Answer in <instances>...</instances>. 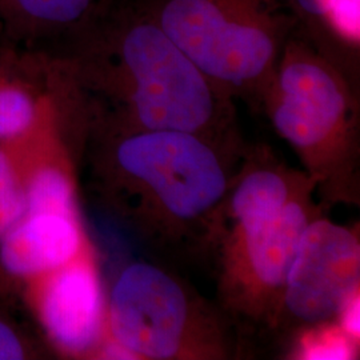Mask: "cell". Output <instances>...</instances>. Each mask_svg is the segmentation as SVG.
<instances>
[{
  "label": "cell",
  "instance_id": "obj_1",
  "mask_svg": "<svg viewBox=\"0 0 360 360\" xmlns=\"http://www.w3.org/2000/svg\"><path fill=\"white\" fill-rule=\"evenodd\" d=\"M111 166L120 210L154 254L212 260L236 162L193 134L141 131L120 134Z\"/></svg>",
  "mask_w": 360,
  "mask_h": 360
},
{
  "label": "cell",
  "instance_id": "obj_2",
  "mask_svg": "<svg viewBox=\"0 0 360 360\" xmlns=\"http://www.w3.org/2000/svg\"><path fill=\"white\" fill-rule=\"evenodd\" d=\"M105 44L104 82L120 104V134L188 132L239 162L248 144L238 131L231 98L150 15L116 26Z\"/></svg>",
  "mask_w": 360,
  "mask_h": 360
},
{
  "label": "cell",
  "instance_id": "obj_3",
  "mask_svg": "<svg viewBox=\"0 0 360 360\" xmlns=\"http://www.w3.org/2000/svg\"><path fill=\"white\" fill-rule=\"evenodd\" d=\"M262 104L314 180L319 205L326 211L359 206V107L345 72L306 44L290 41Z\"/></svg>",
  "mask_w": 360,
  "mask_h": 360
},
{
  "label": "cell",
  "instance_id": "obj_4",
  "mask_svg": "<svg viewBox=\"0 0 360 360\" xmlns=\"http://www.w3.org/2000/svg\"><path fill=\"white\" fill-rule=\"evenodd\" d=\"M110 339L134 359L226 360L242 352L231 324L174 270L135 262L107 303Z\"/></svg>",
  "mask_w": 360,
  "mask_h": 360
},
{
  "label": "cell",
  "instance_id": "obj_5",
  "mask_svg": "<svg viewBox=\"0 0 360 360\" xmlns=\"http://www.w3.org/2000/svg\"><path fill=\"white\" fill-rule=\"evenodd\" d=\"M151 18L218 90L262 104L283 39L272 0H158Z\"/></svg>",
  "mask_w": 360,
  "mask_h": 360
},
{
  "label": "cell",
  "instance_id": "obj_6",
  "mask_svg": "<svg viewBox=\"0 0 360 360\" xmlns=\"http://www.w3.org/2000/svg\"><path fill=\"white\" fill-rule=\"evenodd\" d=\"M323 212L327 211L311 193L291 202L276 217L219 242L214 254L217 304L240 348L251 336L274 334L302 233Z\"/></svg>",
  "mask_w": 360,
  "mask_h": 360
},
{
  "label": "cell",
  "instance_id": "obj_7",
  "mask_svg": "<svg viewBox=\"0 0 360 360\" xmlns=\"http://www.w3.org/2000/svg\"><path fill=\"white\" fill-rule=\"evenodd\" d=\"M356 288L359 227L339 224L323 212L302 233L274 335L287 339L299 328L335 321L345 299Z\"/></svg>",
  "mask_w": 360,
  "mask_h": 360
},
{
  "label": "cell",
  "instance_id": "obj_8",
  "mask_svg": "<svg viewBox=\"0 0 360 360\" xmlns=\"http://www.w3.org/2000/svg\"><path fill=\"white\" fill-rule=\"evenodd\" d=\"M315 191L303 169L288 166L266 144H248L220 205L214 254L223 238L276 217L291 202Z\"/></svg>",
  "mask_w": 360,
  "mask_h": 360
},
{
  "label": "cell",
  "instance_id": "obj_9",
  "mask_svg": "<svg viewBox=\"0 0 360 360\" xmlns=\"http://www.w3.org/2000/svg\"><path fill=\"white\" fill-rule=\"evenodd\" d=\"M41 319L53 343L72 355L99 347L107 330V304L94 263L84 248L52 271L41 297Z\"/></svg>",
  "mask_w": 360,
  "mask_h": 360
},
{
  "label": "cell",
  "instance_id": "obj_10",
  "mask_svg": "<svg viewBox=\"0 0 360 360\" xmlns=\"http://www.w3.org/2000/svg\"><path fill=\"white\" fill-rule=\"evenodd\" d=\"M77 219L59 214H27L0 240V262L18 276L52 272L84 248Z\"/></svg>",
  "mask_w": 360,
  "mask_h": 360
},
{
  "label": "cell",
  "instance_id": "obj_11",
  "mask_svg": "<svg viewBox=\"0 0 360 360\" xmlns=\"http://www.w3.org/2000/svg\"><path fill=\"white\" fill-rule=\"evenodd\" d=\"M95 0H0V26L6 35L35 39L86 22Z\"/></svg>",
  "mask_w": 360,
  "mask_h": 360
},
{
  "label": "cell",
  "instance_id": "obj_12",
  "mask_svg": "<svg viewBox=\"0 0 360 360\" xmlns=\"http://www.w3.org/2000/svg\"><path fill=\"white\" fill-rule=\"evenodd\" d=\"M285 340L287 359H359V342L349 338L335 321L299 328Z\"/></svg>",
  "mask_w": 360,
  "mask_h": 360
},
{
  "label": "cell",
  "instance_id": "obj_13",
  "mask_svg": "<svg viewBox=\"0 0 360 360\" xmlns=\"http://www.w3.org/2000/svg\"><path fill=\"white\" fill-rule=\"evenodd\" d=\"M26 199L27 214H59L79 220L75 187L62 168L39 169L28 184Z\"/></svg>",
  "mask_w": 360,
  "mask_h": 360
},
{
  "label": "cell",
  "instance_id": "obj_14",
  "mask_svg": "<svg viewBox=\"0 0 360 360\" xmlns=\"http://www.w3.org/2000/svg\"><path fill=\"white\" fill-rule=\"evenodd\" d=\"M37 103L25 89L0 83V139L25 134L37 119Z\"/></svg>",
  "mask_w": 360,
  "mask_h": 360
},
{
  "label": "cell",
  "instance_id": "obj_15",
  "mask_svg": "<svg viewBox=\"0 0 360 360\" xmlns=\"http://www.w3.org/2000/svg\"><path fill=\"white\" fill-rule=\"evenodd\" d=\"M319 20L351 49L360 43V0H323Z\"/></svg>",
  "mask_w": 360,
  "mask_h": 360
},
{
  "label": "cell",
  "instance_id": "obj_16",
  "mask_svg": "<svg viewBox=\"0 0 360 360\" xmlns=\"http://www.w3.org/2000/svg\"><path fill=\"white\" fill-rule=\"evenodd\" d=\"M26 214V191L18 184L8 158L0 151V240Z\"/></svg>",
  "mask_w": 360,
  "mask_h": 360
},
{
  "label": "cell",
  "instance_id": "obj_17",
  "mask_svg": "<svg viewBox=\"0 0 360 360\" xmlns=\"http://www.w3.org/2000/svg\"><path fill=\"white\" fill-rule=\"evenodd\" d=\"M335 322L349 338L360 343V288H356L345 299L336 314Z\"/></svg>",
  "mask_w": 360,
  "mask_h": 360
},
{
  "label": "cell",
  "instance_id": "obj_18",
  "mask_svg": "<svg viewBox=\"0 0 360 360\" xmlns=\"http://www.w3.org/2000/svg\"><path fill=\"white\" fill-rule=\"evenodd\" d=\"M23 354V347L18 336L7 324L0 322V360L22 359L25 356Z\"/></svg>",
  "mask_w": 360,
  "mask_h": 360
},
{
  "label": "cell",
  "instance_id": "obj_19",
  "mask_svg": "<svg viewBox=\"0 0 360 360\" xmlns=\"http://www.w3.org/2000/svg\"><path fill=\"white\" fill-rule=\"evenodd\" d=\"M296 7L314 20H319L323 0H294Z\"/></svg>",
  "mask_w": 360,
  "mask_h": 360
}]
</instances>
